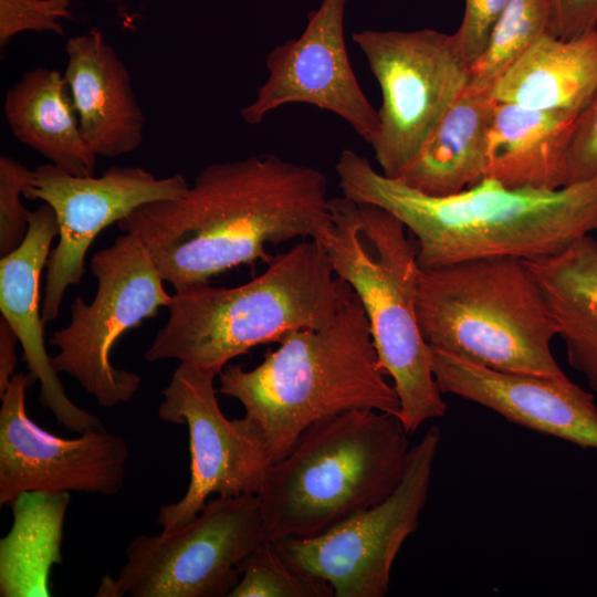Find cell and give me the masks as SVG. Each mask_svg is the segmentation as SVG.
<instances>
[{"label": "cell", "instance_id": "1", "mask_svg": "<svg viewBox=\"0 0 597 597\" xmlns=\"http://www.w3.org/2000/svg\"><path fill=\"white\" fill-rule=\"evenodd\" d=\"M329 226L325 174L275 154L208 165L181 197L146 203L117 222L143 241L175 291L269 263V244L322 241Z\"/></svg>", "mask_w": 597, "mask_h": 597}, {"label": "cell", "instance_id": "2", "mask_svg": "<svg viewBox=\"0 0 597 597\" xmlns=\"http://www.w3.org/2000/svg\"><path fill=\"white\" fill-rule=\"evenodd\" d=\"M343 196L398 218L421 269L488 258L556 254L597 230V177L557 189L507 188L492 178L452 195L430 196L377 171L352 149L335 166Z\"/></svg>", "mask_w": 597, "mask_h": 597}, {"label": "cell", "instance_id": "3", "mask_svg": "<svg viewBox=\"0 0 597 597\" xmlns=\"http://www.w3.org/2000/svg\"><path fill=\"white\" fill-rule=\"evenodd\" d=\"M218 376V391L243 406L272 463L315 422L355 409L399 412L356 294L328 325L292 331L256 367L228 364Z\"/></svg>", "mask_w": 597, "mask_h": 597}, {"label": "cell", "instance_id": "4", "mask_svg": "<svg viewBox=\"0 0 597 597\" xmlns=\"http://www.w3.org/2000/svg\"><path fill=\"white\" fill-rule=\"evenodd\" d=\"M354 294L335 274L322 241L306 239L273 256L262 274L241 285L206 283L175 291L168 321L145 358L175 359L219 375L231 359L258 345L328 325Z\"/></svg>", "mask_w": 597, "mask_h": 597}, {"label": "cell", "instance_id": "5", "mask_svg": "<svg viewBox=\"0 0 597 597\" xmlns=\"http://www.w3.org/2000/svg\"><path fill=\"white\" fill-rule=\"evenodd\" d=\"M387 210L345 196L331 198V226L322 240L335 274L362 303L384 373L399 399L408 434L447 411L421 334L417 294L421 268L417 243Z\"/></svg>", "mask_w": 597, "mask_h": 597}, {"label": "cell", "instance_id": "6", "mask_svg": "<svg viewBox=\"0 0 597 597\" xmlns=\"http://www.w3.org/2000/svg\"><path fill=\"white\" fill-rule=\"evenodd\" d=\"M410 448L399 418L379 410L310 426L256 493L265 540L313 537L381 503L401 482Z\"/></svg>", "mask_w": 597, "mask_h": 597}, {"label": "cell", "instance_id": "7", "mask_svg": "<svg viewBox=\"0 0 597 597\" xmlns=\"http://www.w3.org/2000/svg\"><path fill=\"white\" fill-rule=\"evenodd\" d=\"M417 315L431 349L501 371L566 375L551 347L557 327L523 260L488 258L421 269Z\"/></svg>", "mask_w": 597, "mask_h": 597}, {"label": "cell", "instance_id": "8", "mask_svg": "<svg viewBox=\"0 0 597 597\" xmlns=\"http://www.w3.org/2000/svg\"><path fill=\"white\" fill-rule=\"evenodd\" d=\"M97 291L91 303L76 296L71 304L70 324L52 334L50 344L57 373L74 378L102 407L130 400L142 384L133 371L118 369L111 354L117 339L168 307L172 295L149 251L133 233L125 232L91 259Z\"/></svg>", "mask_w": 597, "mask_h": 597}, {"label": "cell", "instance_id": "9", "mask_svg": "<svg viewBox=\"0 0 597 597\" xmlns=\"http://www.w3.org/2000/svg\"><path fill=\"white\" fill-rule=\"evenodd\" d=\"M263 541L256 494L217 495L190 522L136 536L117 577L104 576L96 596L229 597L240 562Z\"/></svg>", "mask_w": 597, "mask_h": 597}, {"label": "cell", "instance_id": "10", "mask_svg": "<svg viewBox=\"0 0 597 597\" xmlns=\"http://www.w3.org/2000/svg\"><path fill=\"white\" fill-rule=\"evenodd\" d=\"M353 40L381 90L379 125L370 145L381 172L396 178L467 87L470 67L452 35L434 29L364 30Z\"/></svg>", "mask_w": 597, "mask_h": 597}, {"label": "cell", "instance_id": "11", "mask_svg": "<svg viewBox=\"0 0 597 597\" xmlns=\"http://www.w3.org/2000/svg\"><path fill=\"white\" fill-rule=\"evenodd\" d=\"M440 438L431 427L410 448L401 482L381 503L320 535L273 541L283 558L300 574L326 582L334 597L386 596L394 562L427 503Z\"/></svg>", "mask_w": 597, "mask_h": 597}, {"label": "cell", "instance_id": "12", "mask_svg": "<svg viewBox=\"0 0 597 597\" xmlns=\"http://www.w3.org/2000/svg\"><path fill=\"white\" fill-rule=\"evenodd\" d=\"M218 375L179 364L158 407L159 419L186 425L191 458L185 495L163 505L157 524L170 530L193 520L212 494H256L272 464L265 440L247 416L229 419L217 398Z\"/></svg>", "mask_w": 597, "mask_h": 597}, {"label": "cell", "instance_id": "13", "mask_svg": "<svg viewBox=\"0 0 597 597\" xmlns=\"http://www.w3.org/2000/svg\"><path fill=\"white\" fill-rule=\"evenodd\" d=\"M189 184L181 174L157 178L142 167H109L102 176H75L52 165L34 169L23 197L41 200L55 212L59 241L46 262L42 320L59 316L69 286L78 284L95 238L137 208L181 197Z\"/></svg>", "mask_w": 597, "mask_h": 597}, {"label": "cell", "instance_id": "14", "mask_svg": "<svg viewBox=\"0 0 597 597\" xmlns=\"http://www.w3.org/2000/svg\"><path fill=\"white\" fill-rule=\"evenodd\" d=\"M31 374L15 373L1 396L0 504L20 494L83 492L111 496L124 484L129 448L124 437L105 428L73 439L52 434L27 413Z\"/></svg>", "mask_w": 597, "mask_h": 597}, {"label": "cell", "instance_id": "15", "mask_svg": "<svg viewBox=\"0 0 597 597\" xmlns=\"http://www.w3.org/2000/svg\"><path fill=\"white\" fill-rule=\"evenodd\" d=\"M346 0H323L308 14L298 38L286 40L266 56L268 77L255 98L241 109L243 121L260 124L286 104H308L336 114L371 144L378 130V111L353 71L344 36Z\"/></svg>", "mask_w": 597, "mask_h": 597}, {"label": "cell", "instance_id": "16", "mask_svg": "<svg viewBox=\"0 0 597 597\" xmlns=\"http://www.w3.org/2000/svg\"><path fill=\"white\" fill-rule=\"evenodd\" d=\"M431 358L443 395L475 402L536 432L597 449L594 395L567 375L545 377L501 371L436 349H431Z\"/></svg>", "mask_w": 597, "mask_h": 597}, {"label": "cell", "instance_id": "17", "mask_svg": "<svg viewBox=\"0 0 597 597\" xmlns=\"http://www.w3.org/2000/svg\"><path fill=\"white\" fill-rule=\"evenodd\" d=\"M57 234L56 216L48 203L31 211L24 240L0 260V311L19 338L28 371L40 383V404L60 425L84 433L104 427L96 416L67 397L44 344L40 280Z\"/></svg>", "mask_w": 597, "mask_h": 597}, {"label": "cell", "instance_id": "18", "mask_svg": "<svg viewBox=\"0 0 597 597\" xmlns=\"http://www.w3.org/2000/svg\"><path fill=\"white\" fill-rule=\"evenodd\" d=\"M65 53L63 76L91 150L113 158L138 149L146 118L128 69L103 32L69 38Z\"/></svg>", "mask_w": 597, "mask_h": 597}, {"label": "cell", "instance_id": "19", "mask_svg": "<svg viewBox=\"0 0 597 597\" xmlns=\"http://www.w3.org/2000/svg\"><path fill=\"white\" fill-rule=\"evenodd\" d=\"M578 115L495 102L484 178L507 188L564 187L567 148Z\"/></svg>", "mask_w": 597, "mask_h": 597}, {"label": "cell", "instance_id": "20", "mask_svg": "<svg viewBox=\"0 0 597 597\" xmlns=\"http://www.w3.org/2000/svg\"><path fill=\"white\" fill-rule=\"evenodd\" d=\"M597 92V29L572 40L543 33L496 81V103L579 114Z\"/></svg>", "mask_w": 597, "mask_h": 597}, {"label": "cell", "instance_id": "21", "mask_svg": "<svg viewBox=\"0 0 597 597\" xmlns=\"http://www.w3.org/2000/svg\"><path fill=\"white\" fill-rule=\"evenodd\" d=\"M494 106L489 91L468 84L395 179L430 196L452 195L482 180Z\"/></svg>", "mask_w": 597, "mask_h": 597}, {"label": "cell", "instance_id": "22", "mask_svg": "<svg viewBox=\"0 0 597 597\" xmlns=\"http://www.w3.org/2000/svg\"><path fill=\"white\" fill-rule=\"evenodd\" d=\"M3 113L12 135L50 164L93 176L97 156L86 144L63 74L38 66L6 93Z\"/></svg>", "mask_w": 597, "mask_h": 597}, {"label": "cell", "instance_id": "23", "mask_svg": "<svg viewBox=\"0 0 597 597\" xmlns=\"http://www.w3.org/2000/svg\"><path fill=\"white\" fill-rule=\"evenodd\" d=\"M524 262L543 293L569 365L597 391V238L586 234L556 254Z\"/></svg>", "mask_w": 597, "mask_h": 597}, {"label": "cell", "instance_id": "24", "mask_svg": "<svg viewBox=\"0 0 597 597\" xmlns=\"http://www.w3.org/2000/svg\"><path fill=\"white\" fill-rule=\"evenodd\" d=\"M69 492L32 491L11 505L13 523L0 541V596L50 597V574L62 563Z\"/></svg>", "mask_w": 597, "mask_h": 597}, {"label": "cell", "instance_id": "25", "mask_svg": "<svg viewBox=\"0 0 597 597\" xmlns=\"http://www.w3.org/2000/svg\"><path fill=\"white\" fill-rule=\"evenodd\" d=\"M547 30L545 0H510L485 49L470 67L469 84L491 92L503 73Z\"/></svg>", "mask_w": 597, "mask_h": 597}, {"label": "cell", "instance_id": "26", "mask_svg": "<svg viewBox=\"0 0 597 597\" xmlns=\"http://www.w3.org/2000/svg\"><path fill=\"white\" fill-rule=\"evenodd\" d=\"M239 569L240 579L229 597H334L326 582L290 566L270 540L247 555Z\"/></svg>", "mask_w": 597, "mask_h": 597}, {"label": "cell", "instance_id": "27", "mask_svg": "<svg viewBox=\"0 0 597 597\" xmlns=\"http://www.w3.org/2000/svg\"><path fill=\"white\" fill-rule=\"evenodd\" d=\"M33 176L34 169L10 156H0L1 256L14 251L27 235L31 211L22 203V196Z\"/></svg>", "mask_w": 597, "mask_h": 597}, {"label": "cell", "instance_id": "28", "mask_svg": "<svg viewBox=\"0 0 597 597\" xmlns=\"http://www.w3.org/2000/svg\"><path fill=\"white\" fill-rule=\"evenodd\" d=\"M74 0H0V46L24 32L64 34L63 19H72Z\"/></svg>", "mask_w": 597, "mask_h": 597}, {"label": "cell", "instance_id": "29", "mask_svg": "<svg viewBox=\"0 0 597 597\" xmlns=\"http://www.w3.org/2000/svg\"><path fill=\"white\" fill-rule=\"evenodd\" d=\"M510 0H464V13L451 34L454 48L471 67L488 43L491 31Z\"/></svg>", "mask_w": 597, "mask_h": 597}, {"label": "cell", "instance_id": "30", "mask_svg": "<svg viewBox=\"0 0 597 597\" xmlns=\"http://www.w3.org/2000/svg\"><path fill=\"white\" fill-rule=\"evenodd\" d=\"M597 177V92L579 113L567 148L565 186Z\"/></svg>", "mask_w": 597, "mask_h": 597}, {"label": "cell", "instance_id": "31", "mask_svg": "<svg viewBox=\"0 0 597 597\" xmlns=\"http://www.w3.org/2000/svg\"><path fill=\"white\" fill-rule=\"evenodd\" d=\"M551 35L572 40L597 29V0H545Z\"/></svg>", "mask_w": 597, "mask_h": 597}, {"label": "cell", "instance_id": "32", "mask_svg": "<svg viewBox=\"0 0 597 597\" xmlns=\"http://www.w3.org/2000/svg\"><path fill=\"white\" fill-rule=\"evenodd\" d=\"M19 338L9 324L1 316L0 318V397L8 388L15 370L17 356L15 345Z\"/></svg>", "mask_w": 597, "mask_h": 597}, {"label": "cell", "instance_id": "33", "mask_svg": "<svg viewBox=\"0 0 597 597\" xmlns=\"http://www.w3.org/2000/svg\"><path fill=\"white\" fill-rule=\"evenodd\" d=\"M595 232H596V234H597V230H596Z\"/></svg>", "mask_w": 597, "mask_h": 597}]
</instances>
